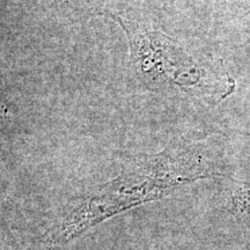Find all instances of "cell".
I'll return each instance as SVG.
<instances>
[{
	"label": "cell",
	"instance_id": "obj_1",
	"mask_svg": "<svg viewBox=\"0 0 250 250\" xmlns=\"http://www.w3.org/2000/svg\"><path fill=\"white\" fill-rule=\"evenodd\" d=\"M215 175H220L217 166L195 147L167 148L159 154L142 156L68 214L51 239L58 243L71 241L112 215Z\"/></svg>",
	"mask_w": 250,
	"mask_h": 250
},
{
	"label": "cell",
	"instance_id": "obj_2",
	"mask_svg": "<svg viewBox=\"0 0 250 250\" xmlns=\"http://www.w3.org/2000/svg\"><path fill=\"white\" fill-rule=\"evenodd\" d=\"M129 36L131 61L137 73L155 83H168L183 90L220 101L234 90L229 74L210 72L186 54L173 41L120 20Z\"/></svg>",
	"mask_w": 250,
	"mask_h": 250
},
{
	"label": "cell",
	"instance_id": "obj_3",
	"mask_svg": "<svg viewBox=\"0 0 250 250\" xmlns=\"http://www.w3.org/2000/svg\"><path fill=\"white\" fill-rule=\"evenodd\" d=\"M230 211L245 228L250 240V182L234 181L230 190Z\"/></svg>",
	"mask_w": 250,
	"mask_h": 250
},
{
	"label": "cell",
	"instance_id": "obj_4",
	"mask_svg": "<svg viewBox=\"0 0 250 250\" xmlns=\"http://www.w3.org/2000/svg\"><path fill=\"white\" fill-rule=\"evenodd\" d=\"M250 14V2L247 6V8L245 9V12H243V15H249Z\"/></svg>",
	"mask_w": 250,
	"mask_h": 250
}]
</instances>
